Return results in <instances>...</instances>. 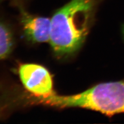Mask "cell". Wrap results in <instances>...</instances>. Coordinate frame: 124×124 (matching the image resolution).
<instances>
[{
    "instance_id": "7a4b0ae2",
    "label": "cell",
    "mask_w": 124,
    "mask_h": 124,
    "mask_svg": "<svg viewBox=\"0 0 124 124\" xmlns=\"http://www.w3.org/2000/svg\"><path fill=\"white\" fill-rule=\"evenodd\" d=\"M37 103L59 108L78 107L107 115L124 113V82L98 84L78 94L61 96L55 93L47 96H34Z\"/></svg>"
},
{
    "instance_id": "6da1fadb",
    "label": "cell",
    "mask_w": 124,
    "mask_h": 124,
    "mask_svg": "<svg viewBox=\"0 0 124 124\" xmlns=\"http://www.w3.org/2000/svg\"><path fill=\"white\" fill-rule=\"evenodd\" d=\"M95 0H70L51 19L50 43L56 54L76 52L88 32Z\"/></svg>"
},
{
    "instance_id": "8992f818",
    "label": "cell",
    "mask_w": 124,
    "mask_h": 124,
    "mask_svg": "<svg viewBox=\"0 0 124 124\" xmlns=\"http://www.w3.org/2000/svg\"><path fill=\"white\" fill-rule=\"evenodd\" d=\"M123 32L124 35V27H123Z\"/></svg>"
},
{
    "instance_id": "3957f363",
    "label": "cell",
    "mask_w": 124,
    "mask_h": 124,
    "mask_svg": "<svg viewBox=\"0 0 124 124\" xmlns=\"http://www.w3.org/2000/svg\"><path fill=\"white\" fill-rule=\"evenodd\" d=\"M19 74L23 85L33 95L47 96L54 93L51 76L42 66L34 64L21 65Z\"/></svg>"
},
{
    "instance_id": "277c9868",
    "label": "cell",
    "mask_w": 124,
    "mask_h": 124,
    "mask_svg": "<svg viewBox=\"0 0 124 124\" xmlns=\"http://www.w3.org/2000/svg\"><path fill=\"white\" fill-rule=\"evenodd\" d=\"M21 20L26 36L31 41L45 42L50 41L51 19L34 16L21 9Z\"/></svg>"
},
{
    "instance_id": "5b68a950",
    "label": "cell",
    "mask_w": 124,
    "mask_h": 124,
    "mask_svg": "<svg viewBox=\"0 0 124 124\" xmlns=\"http://www.w3.org/2000/svg\"><path fill=\"white\" fill-rule=\"evenodd\" d=\"M13 45V37L10 30L0 22V60L7 56L11 51Z\"/></svg>"
}]
</instances>
